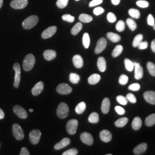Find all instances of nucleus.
I'll return each instance as SVG.
<instances>
[{"label":"nucleus","instance_id":"obj_8","mask_svg":"<svg viewBox=\"0 0 155 155\" xmlns=\"http://www.w3.org/2000/svg\"><path fill=\"white\" fill-rule=\"evenodd\" d=\"M41 136V133L40 130L38 129H34L32 130L29 133V140L32 144L33 145H36L39 143L40 139Z\"/></svg>","mask_w":155,"mask_h":155},{"label":"nucleus","instance_id":"obj_12","mask_svg":"<svg viewBox=\"0 0 155 155\" xmlns=\"http://www.w3.org/2000/svg\"><path fill=\"white\" fill-rule=\"evenodd\" d=\"M80 138L84 144L88 145H91L94 143V139L92 135L87 132H83L81 134Z\"/></svg>","mask_w":155,"mask_h":155},{"label":"nucleus","instance_id":"obj_28","mask_svg":"<svg viewBox=\"0 0 155 155\" xmlns=\"http://www.w3.org/2000/svg\"><path fill=\"white\" fill-rule=\"evenodd\" d=\"M128 121H129V120L127 117L121 118L117 120L114 123V125L116 126L117 127H124L127 124Z\"/></svg>","mask_w":155,"mask_h":155},{"label":"nucleus","instance_id":"obj_7","mask_svg":"<svg viewBox=\"0 0 155 155\" xmlns=\"http://www.w3.org/2000/svg\"><path fill=\"white\" fill-rule=\"evenodd\" d=\"M71 87L66 83H61L56 87V91L59 94L62 95L69 94L72 92Z\"/></svg>","mask_w":155,"mask_h":155},{"label":"nucleus","instance_id":"obj_1","mask_svg":"<svg viewBox=\"0 0 155 155\" xmlns=\"http://www.w3.org/2000/svg\"><path fill=\"white\" fill-rule=\"evenodd\" d=\"M35 61H36L35 57L34 56L33 54H28L25 57L23 61V63H22L23 69L25 71H29L31 70L35 66Z\"/></svg>","mask_w":155,"mask_h":155},{"label":"nucleus","instance_id":"obj_22","mask_svg":"<svg viewBox=\"0 0 155 155\" xmlns=\"http://www.w3.org/2000/svg\"><path fill=\"white\" fill-rule=\"evenodd\" d=\"M70 142H71V140L69 138H64L62 139L59 143L55 145L54 148L56 150H61L66 147L67 145H68L70 143Z\"/></svg>","mask_w":155,"mask_h":155},{"label":"nucleus","instance_id":"obj_34","mask_svg":"<svg viewBox=\"0 0 155 155\" xmlns=\"http://www.w3.org/2000/svg\"><path fill=\"white\" fill-rule=\"evenodd\" d=\"M124 63H125V66L126 69L128 71H132L134 69V62L131 61L130 59H125L124 60Z\"/></svg>","mask_w":155,"mask_h":155},{"label":"nucleus","instance_id":"obj_63","mask_svg":"<svg viewBox=\"0 0 155 155\" xmlns=\"http://www.w3.org/2000/svg\"><path fill=\"white\" fill-rule=\"evenodd\" d=\"M111 154H107V155H111Z\"/></svg>","mask_w":155,"mask_h":155},{"label":"nucleus","instance_id":"obj_5","mask_svg":"<svg viewBox=\"0 0 155 155\" xmlns=\"http://www.w3.org/2000/svg\"><path fill=\"white\" fill-rule=\"evenodd\" d=\"M13 136L17 140H21L24 138V133L22 127L18 124H14L12 127Z\"/></svg>","mask_w":155,"mask_h":155},{"label":"nucleus","instance_id":"obj_19","mask_svg":"<svg viewBox=\"0 0 155 155\" xmlns=\"http://www.w3.org/2000/svg\"><path fill=\"white\" fill-rule=\"evenodd\" d=\"M110 106V101L108 98H105L101 105V110L104 114H107L109 111Z\"/></svg>","mask_w":155,"mask_h":155},{"label":"nucleus","instance_id":"obj_59","mask_svg":"<svg viewBox=\"0 0 155 155\" xmlns=\"http://www.w3.org/2000/svg\"><path fill=\"white\" fill-rule=\"evenodd\" d=\"M111 2L113 5H117L120 4V0H111Z\"/></svg>","mask_w":155,"mask_h":155},{"label":"nucleus","instance_id":"obj_20","mask_svg":"<svg viewBox=\"0 0 155 155\" xmlns=\"http://www.w3.org/2000/svg\"><path fill=\"white\" fill-rule=\"evenodd\" d=\"M72 62L74 65L77 68H81L83 66V60L82 56L79 55L74 56L72 58Z\"/></svg>","mask_w":155,"mask_h":155},{"label":"nucleus","instance_id":"obj_53","mask_svg":"<svg viewBox=\"0 0 155 155\" xmlns=\"http://www.w3.org/2000/svg\"><path fill=\"white\" fill-rule=\"evenodd\" d=\"M104 11H105V10L102 7H97L94 9L93 12L95 15L98 16V15H101L102 13H103Z\"/></svg>","mask_w":155,"mask_h":155},{"label":"nucleus","instance_id":"obj_10","mask_svg":"<svg viewBox=\"0 0 155 155\" xmlns=\"http://www.w3.org/2000/svg\"><path fill=\"white\" fill-rule=\"evenodd\" d=\"M13 110L17 116L21 119H25L28 117V114L27 111L20 106H15L13 108Z\"/></svg>","mask_w":155,"mask_h":155},{"label":"nucleus","instance_id":"obj_32","mask_svg":"<svg viewBox=\"0 0 155 155\" xmlns=\"http://www.w3.org/2000/svg\"><path fill=\"white\" fill-rule=\"evenodd\" d=\"M123 47L121 45H118L115 47V48L112 52V56L113 58H116L120 55L123 51Z\"/></svg>","mask_w":155,"mask_h":155},{"label":"nucleus","instance_id":"obj_24","mask_svg":"<svg viewBox=\"0 0 155 155\" xmlns=\"http://www.w3.org/2000/svg\"><path fill=\"white\" fill-rule=\"evenodd\" d=\"M142 126V121L141 119L139 117H135L133 119V121L132 123V127L134 130H138Z\"/></svg>","mask_w":155,"mask_h":155},{"label":"nucleus","instance_id":"obj_39","mask_svg":"<svg viewBox=\"0 0 155 155\" xmlns=\"http://www.w3.org/2000/svg\"><path fill=\"white\" fill-rule=\"evenodd\" d=\"M70 81L73 84H77L80 81V77L77 74L71 73L70 74Z\"/></svg>","mask_w":155,"mask_h":155},{"label":"nucleus","instance_id":"obj_27","mask_svg":"<svg viewBox=\"0 0 155 155\" xmlns=\"http://www.w3.org/2000/svg\"><path fill=\"white\" fill-rule=\"evenodd\" d=\"M145 124L147 127H152L155 124V113L152 114L145 119Z\"/></svg>","mask_w":155,"mask_h":155},{"label":"nucleus","instance_id":"obj_36","mask_svg":"<svg viewBox=\"0 0 155 155\" xmlns=\"http://www.w3.org/2000/svg\"><path fill=\"white\" fill-rule=\"evenodd\" d=\"M127 26L129 27V28H130V29L132 31H134L136 30V29L137 28V24L136 22H135L134 20H133L132 18H128L127 20Z\"/></svg>","mask_w":155,"mask_h":155},{"label":"nucleus","instance_id":"obj_33","mask_svg":"<svg viewBox=\"0 0 155 155\" xmlns=\"http://www.w3.org/2000/svg\"><path fill=\"white\" fill-rule=\"evenodd\" d=\"M83 25L81 22H77L72 28L71 32L73 35H77L82 29Z\"/></svg>","mask_w":155,"mask_h":155},{"label":"nucleus","instance_id":"obj_61","mask_svg":"<svg viewBox=\"0 0 155 155\" xmlns=\"http://www.w3.org/2000/svg\"><path fill=\"white\" fill-rule=\"evenodd\" d=\"M29 111H30V112H33V109H30L29 110Z\"/></svg>","mask_w":155,"mask_h":155},{"label":"nucleus","instance_id":"obj_48","mask_svg":"<svg viewBox=\"0 0 155 155\" xmlns=\"http://www.w3.org/2000/svg\"><path fill=\"white\" fill-rule=\"evenodd\" d=\"M62 19L67 22H73L75 20V17L70 15H64L62 16Z\"/></svg>","mask_w":155,"mask_h":155},{"label":"nucleus","instance_id":"obj_49","mask_svg":"<svg viewBox=\"0 0 155 155\" xmlns=\"http://www.w3.org/2000/svg\"><path fill=\"white\" fill-rule=\"evenodd\" d=\"M127 99V101H129L130 102L132 103V104H135L137 101L136 100V98L135 97V95L134 94H132V93H129L127 95V97H126Z\"/></svg>","mask_w":155,"mask_h":155},{"label":"nucleus","instance_id":"obj_55","mask_svg":"<svg viewBox=\"0 0 155 155\" xmlns=\"http://www.w3.org/2000/svg\"><path fill=\"white\" fill-rule=\"evenodd\" d=\"M103 2V0H93L92 1H91L89 4V6L90 7H93L95 6L100 5L101 4H102Z\"/></svg>","mask_w":155,"mask_h":155},{"label":"nucleus","instance_id":"obj_56","mask_svg":"<svg viewBox=\"0 0 155 155\" xmlns=\"http://www.w3.org/2000/svg\"><path fill=\"white\" fill-rule=\"evenodd\" d=\"M20 155H29V152L28 151V150H27V148L25 147H22V149L21 150V152H20Z\"/></svg>","mask_w":155,"mask_h":155},{"label":"nucleus","instance_id":"obj_29","mask_svg":"<svg viewBox=\"0 0 155 155\" xmlns=\"http://www.w3.org/2000/svg\"><path fill=\"white\" fill-rule=\"evenodd\" d=\"M79 20L81 22H84V23H88V22H91L93 20V17L89 15L83 13L81 14L79 16Z\"/></svg>","mask_w":155,"mask_h":155},{"label":"nucleus","instance_id":"obj_60","mask_svg":"<svg viewBox=\"0 0 155 155\" xmlns=\"http://www.w3.org/2000/svg\"><path fill=\"white\" fill-rule=\"evenodd\" d=\"M3 2H4V0H0V9H1V7L2 6Z\"/></svg>","mask_w":155,"mask_h":155},{"label":"nucleus","instance_id":"obj_13","mask_svg":"<svg viewBox=\"0 0 155 155\" xmlns=\"http://www.w3.org/2000/svg\"><path fill=\"white\" fill-rule=\"evenodd\" d=\"M57 31V28L56 26H52L47 28L41 34V37L43 39H48L54 36Z\"/></svg>","mask_w":155,"mask_h":155},{"label":"nucleus","instance_id":"obj_17","mask_svg":"<svg viewBox=\"0 0 155 155\" xmlns=\"http://www.w3.org/2000/svg\"><path fill=\"white\" fill-rule=\"evenodd\" d=\"M100 139L105 143L110 142L112 139L111 133L107 130H103L100 133Z\"/></svg>","mask_w":155,"mask_h":155},{"label":"nucleus","instance_id":"obj_3","mask_svg":"<svg viewBox=\"0 0 155 155\" xmlns=\"http://www.w3.org/2000/svg\"><path fill=\"white\" fill-rule=\"evenodd\" d=\"M56 114L58 117L61 119L66 118L69 114L68 106L64 102H61L58 106Z\"/></svg>","mask_w":155,"mask_h":155},{"label":"nucleus","instance_id":"obj_4","mask_svg":"<svg viewBox=\"0 0 155 155\" xmlns=\"http://www.w3.org/2000/svg\"><path fill=\"white\" fill-rule=\"evenodd\" d=\"M13 70L15 71V81L13 86L14 87L17 89L20 85V79H21V67L19 63H16L14 64L13 67Z\"/></svg>","mask_w":155,"mask_h":155},{"label":"nucleus","instance_id":"obj_54","mask_svg":"<svg viewBox=\"0 0 155 155\" xmlns=\"http://www.w3.org/2000/svg\"><path fill=\"white\" fill-rule=\"evenodd\" d=\"M148 43L147 41H141L137 46V47L139 48V50H145L148 48Z\"/></svg>","mask_w":155,"mask_h":155},{"label":"nucleus","instance_id":"obj_50","mask_svg":"<svg viewBox=\"0 0 155 155\" xmlns=\"http://www.w3.org/2000/svg\"><path fill=\"white\" fill-rule=\"evenodd\" d=\"M78 153V151L77 149L72 148V149H70V150L65 151L63 153V155H77Z\"/></svg>","mask_w":155,"mask_h":155},{"label":"nucleus","instance_id":"obj_16","mask_svg":"<svg viewBox=\"0 0 155 155\" xmlns=\"http://www.w3.org/2000/svg\"><path fill=\"white\" fill-rule=\"evenodd\" d=\"M145 100L152 105H155V92L153 91H148L144 93Z\"/></svg>","mask_w":155,"mask_h":155},{"label":"nucleus","instance_id":"obj_25","mask_svg":"<svg viewBox=\"0 0 155 155\" xmlns=\"http://www.w3.org/2000/svg\"><path fill=\"white\" fill-rule=\"evenodd\" d=\"M106 36L109 40L113 43H117L121 40L120 36L117 33L108 32L106 34Z\"/></svg>","mask_w":155,"mask_h":155},{"label":"nucleus","instance_id":"obj_41","mask_svg":"<svg viewBox=\"0 0 155 155\" xmlns=\"http://www.w3.org/2000/svg\"><path fill=\"white\" fill-rule=\"evenodd\" d=\"M116 28L117 31H118V32H121L124 31L125 28V22L124 21H122V20L118 21V22L117 23Z\"/></svg>","mask_w":155,"mask_h":155},{"label":"nucleus","instance_id":"obj_2","mask_svg":"<svg viewBox=\"0 0 155 155\" xmlns=\"http://www.w3.org/2000/svg\"><path fill=\"white\" fill-rule=\"evenodd\" d=\"M39 22V17L35 15L28 17L22 22V27L25 29H30L34 27Z\"/></svg>","mask_w":155,"mask_h":155},{"label":"nucleus","instance_id":"obj_21","mask_svg":"<svg viewBox=\"0 0 155 155\" xmlns=\"http://www.w3.org/2000/svg\"><path fill=\"white\" fill-rule=\"evenodd\" d=\"M43 56L45 60L48 61H51L55 58L56 56V52L54 50H45L43 53Z\"/></svg>","mask_w":155,"mask_h":155},{"label":"nucleus","instance_id":"obj_35","mask_svg":"<svg viewBox=\"0 0 155 155\" xmlns=\"http://www.w3.org/2000/svg\"><path fill=\"white\" fill-rule=\"evenodd\" d=\"M83 46L85 48H88L90 44V39L89 35L87 33L83 34V39H82Z\"/></svg>","mask_w":155,"mask_h":155},{"label":"nucleus","instance_id":"obj_51","mask_svg":"<svg viewBox=\"0 0 155 155\" xmlns=\"http://www.w3.org/2000/svg\"><path fill=\"white\" fill-rule=\"evenodd\" d=\"M115 110L117 113V114H118L119 115H121V116L124 115L125 113V109L120 106H116L115 107Z\"/></svg>","mask_w":155,"mask_h":155},{"label":"nucleus","instance_id":"obj_44","mask_svg":"<svg viewBox=\"0 0 155 155\" xmlns=\"http://www.w3.org/2000/svg\"><path fill=\"white\" fill-rule=\"evenodd\" d=\"M128 79L129 78L127 77V75H125V74H122L120 78H119V83L122 85H125L128 82Z\"/></svg>","mask_w":155,"mask_h":155},{"label":"nucleus","instance_id":"obj_6","mask_svg":"<svg viewBox=\"0 0 155 155\" xmlns=\"http://www.w3.org/2000/svg\"><path fill=\"white\" fill-rule=\"evenodd\" d=\"M78 126V120L75 119L69 120L67 123L66 125L67 132L71 135L75 134L77 130Z\"/></svg>","mask_w":155,"mask_h":155},{"label":"nucleus","instance_id":"obj_42","mask_svg":"<svg viewBox=\"0 0 155 155\" xmlns=\"http://www.w3.org/2000/svg\"><path fill=\"white\" fill-rule=\"evenodd\" d=\"M68 2V0H58L56 2V5L60 9H63L66 7Z\"/></svg>","mask_w":155,"mask_h":155},{"label":"nucleus","instance_id":"obj_57","mask_svg":"<svg viewBox=\"0 0 155 155\" xmlns=\"http://www.w3.org/2000/svg\"><path fill=\"white\" fill-rule=\"evenodd\" d=\"M150 47H151V49L152 50V51L155 53V39H154V40L152 41Z\"/></svg>","mask_w":155,"mask_h":155},{"label":"nucleus","instance_id":"obj_40","mask_svg":"<svg viewBox=\"0 0 155 155\" xmlns=\"http://www.w3.org/2000/svg\"><path fill=\"white\" fill-rule=\"evenodd\" d=\"M143 39V35H141V34L137 35L133 40V43H132L133 47H137L139 45V44L142 41Z\"/></svg>","mask_w":155,"mask_h":155},{"label":"nucleus","instance_id":"obj_47","mask_svg":"<svg viewBox=\"0 0 155 155\" xmlns=\"http://www.w3.org/2000/svg\"><path fill=\"white\" fill-rule=\"evenodd\" d=\"M140 87H141V86H140V84L135 83L129 85L128 87V89L130 90L133 91H139V90L140 89Z\"/></svg>","mask_w":155,"mask_h":155},{"label":"nucleus","instance_id":"obj_38","mask_svg":"<svg viewBox=\"0 0 155 155\" xmlns=\"http://www.w3.org/2000/svg\"><path fill=\"white\" fill-rule=\"evenodd\" d=\"M147 69L148 70V71L150 72V74L153 76V77H155V64L152 63L149 61L147 63Z\"/></svg>","mask_w":155,"mask_h":155},{"label":"nucleus","instance_id":"obj_23","mask_svg":"<svg viewBox=\"0 0 155 155\" xmlns=\"http://www.w3.org/2000/svg\"><path fill=\"white\" fill-rule=\"evenodd\" d=\"M97 66L101 72H105L106 70V61L104 57L101 56L97 61Z\"/></svg>","mask_w":155,"mask_h":155},{"label":"nucleus","instance_id":"obj_64","mask_svg":"<svg viewBox=\"0 0 155 155\" xmlns=\"http://www.w3.org/2000/svg\"><path fill=\"white\" fill-rule=\"evenodd\" d=\"M76 1H79V0H76Z\"/></svg>","mask_w":155,"mask_h":155},{"label":"nucleus","instance_id":"obj_9","mask_svg":"<svg viewBox=\"0 0 155 155\" xmlns=\"http://www.w3.org/2000/svg\"><path fill=\"white\" fill-rule=\"evenodd\" d=\"M28 4V0H12L11 6L12 8L16 9H21L25 8Z\"/></svg>","mask_w":155,"mask_h":155},{"label":"nucleus","instance_id":"obj_31","mask_svg":"<svg viewBox=\"0 0 155 155\" xmlns=\"http://www.w3.org/2000/svg\"><path fill=\"white\" fill-rule=\"evenodd\" d=\"M99 115L96 112H93L92 113L89 117L88 120L89 122L92 123V124H97L99 122Z\"/></svg>","mask_w":155,"mask_h":155},{"label":"nucleus","instance_id":"obj_15","mask_svg":"<svg viewBox=\"0 0 155 155\" xmlns=\"http://www.w3.org/2000/svg\"><path fill=\"white\" fill-rule=\"evenodd\" d=\"M147 144L145 143H142L136 146L133 152L135 155H141L144 154L147 150Z\"/></svg>","mask_w":155,"mask_h":155},{"label":"nucleus","instance_id":"obj_14","mask_svg":"<svg viewBox=\"0 0 155 155\" xmlns=\"http://www.w3.org/2000/svg\"><path fill=\"white\" fill-rule=\"evenodd\" d=\"M134 78L136 79H141L143 77V68L140 63L137 62H134Z\"/></svg>","mask_w":155,"mask_h":155},{"label":"nucleus","instance_id":"obj_30","mask_svg":"<svg viewBox=\"0 0 155 155\" xmlns=\"http://www.w3.org/2000/svg\"><path fill=\"white\" fill-rule=\"evenodd\" d=\"M86 108V105L85 102H81L79 104H78L77 106L75 107V111L78 114H82Z\"/></svg>","mask_w":155,"mask_h":155},{"label":"nucleus","instance_id":"obj_45","mask_svg":"<svg viewBox=\"0 0 155 155\" xmlns=\"http://www.w3.org/2000/svg\"><path fill=\"white\" fill-rule=\"evenodd\" d=\"M136 4L137 5L142 8H145L149 6V2L147 1H144V0H139L138 1L136 2Z\"/></svg>","mask_w":155,"mask_h":155},{"label":"nucleus","instance_id":"obj_62","mask_svg":"<svg viewBox=\"0 0 155 155\" xmlns=\"http://www.w3.org/2000/svg\"><path fill=\"white\" fill-rule=\"evenodd\" d=\"M153 29H155V24H154V25H153Z\"/></svg>","mask_w":155,"mask_h":155},{"label":"nucleus","instance_id":"obj_11","mask_svg":"<svg viewBox=\"0 0 155 155\" xmlns=\"http://www.w3.org/2000/svg\"><path fill=\"white\" fill-rule=\"evenodd\" d=\"M107 45V41L105 38H102L98 40L97 46L95 49V52L97 54H98L102 52L104 50H105Z\"/></svg>","mask_w":155,"mask_h":155},{"label":"nucleus","instance_id":"obj_18","mask_svg":"<svg viewBox=\"0 0 155 155\" xmlns=\"http://www.w3.org/2000/svg\"><path fill=\"white\" fill-rule=\"evenodd\" d=\"M44 89V83L43 82H39L32 89V93L34 96H37L40 94Z\"/></svg>","mask_w":155,"mask_h":155},{"label":"nucleus","instance_id":"obj_37","mask_svg":"<svg viewBox=\"0 0 155 155\" xmlns=\"http://www.w3.org/2000/svg\"><path fill=\"white\" fill-rule=\"evenodd\" d=\"M129 15L134 18L138 19L140 17V12L139 10L136 9H130L128 11Z\"/></svg>","mask_w":155,"mask_h":155},{"label":"nucleus","instance_id":"obj_46","mask_svg":"<svg viewBox=\"0 0 155 155\" xmlns=\"http://www.w3.org/2000/svg\"><path fill=\"white\" fill-rule=\"evenodd\" d=\"M107 19L109 22L113 23V22L116 21L117 17L113 13L109 12L107 15Z\"/></svg>","mask_w":155,"mask_h":155},{"label":"nucleus","instance_id":"obj_52","mask_svg":"<svg viewBox=\"0 0 155 155\" xmlns=\"http://www.w3.org/2000/svg\"><path fill=\"white\" fill-rule=\"evenodd\" d=\"M147 22H148V24L149 25H150V26H153L154 25V24L155 22V19H154V17L151 14H150L148 16Z\"/></svg>","mask_w":155,"mask_h":155},{"label":"nucleus","instance_id":"obj_58","mask_svg":"<svg viewBox=\"0 0 155 155\" xmlns=\"http://www.w3.org/2000/svg\"><path fill=\"white\" fill-rule=\"evenodd\" d=\"M5 117V114L4 111L2 110L1 108H0V120L3 119Z\"/></svg>","mask_w":155,"mask_h":155},{"label":"nucleus","instance_id":"obj_26","mask_svg":"<svg viewBox=\"0 0 155 155\" xmlns=\"http://www.w3.org/2000/svg\"><path fill=\"white\" fill-rule=\"evenodd\" d=\"M101 76L98 74H94L88 78V82L90 84H95L100 82Z\"/></svg>","mask_w":155,"mask_h":155},{"label":"nucleus","instance_id":"obj_43","mask_svg":"<svg viewBox=\"0 0 155 155\" xmlns=\"http://www.w3.org/2000/svg\"><path fill=\"white\" fill-rule=\"evenodd\" d=\"M117 102L122 105H126L127 104V100L126 97L123 95H118L116 98Z\"/></svg>","mask_w":155,"mask_h":155}]
</instances>
